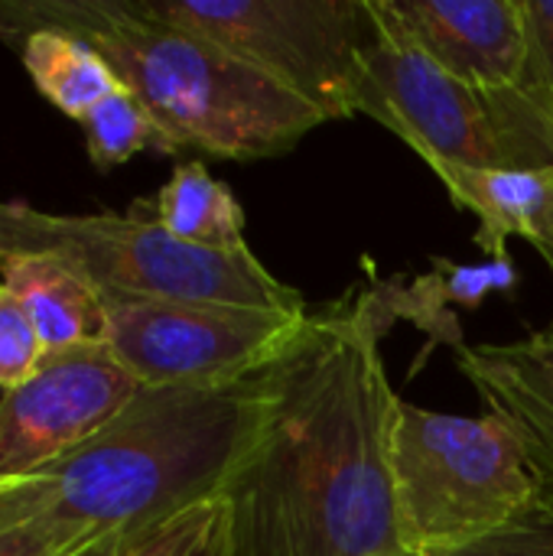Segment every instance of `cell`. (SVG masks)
Returning <instances> with one entry per match:
<instances>
[{"mask_svg":"<svg viewBox=\"0 0 553 556\" xmlns=\"http://www.w3.org/2000/svg\"><path fill=\"white\" fill-rule=\"evenodd\" d=\"M385 329L372 283L310 309L271 365L267 424L225 492L231 556H404Z\"/></svg>","mask_w":553,"mask_h":556,"instance_id":"obj_1","label":"cell"},{"mask_svg":"<svg viewBox=\"0 0 553 556\" xmlns=\"http://www.w3.org/2000/svg\"><path fill=\"white\" fill-rule=\"evenodd\" d=\"M271 404V365L225 384L143 388L59 463L0 479V534L55 528L91 544L225 498L261 440Z\"/></svg>","mask_w":553,"mask_h":556,"instance_id":"obj_2","label":"cell"},{"mask_svg":"<svg viewBox=\"0 0 553 556\" xmlns=\"http://www.w3.org/2000/svg\"><path fill=\"white\" fill-rule=\"evenodd\" d=\"M3 36L62 29L85 39L153 114L173 156L274 160L326 124L257 68L186 29L150 20L134 0H7Z\"/></svg>","mask_w":553,"mask_h":556,"instance_id":"obj_3","label":"cell"},{"mask_svg":"<svg viewBox=\"0 0 553 556\" xmlns=\"http://www.w3.org/2000/svg\"><path fill=\"white\" fill-rule=\"evenodd\" d=\"M0 254H49L101 296L306 313L254 251L199 248L169 235L140 202L127 215H52L29 202H0Z\"/></svg>","mask_w":553,"mask_h":556,"instance_id":"obj_4","label":"cell"},{"mask_svg":"<svg viewBox=\"0 0 553 556\" xmlns=\"http://www.w3.org/2000/svg\"><path fill=\"white\" fill-rule=\"evenodd\" d=\"M391 472L404 556L450 554L541 518L535 476L495 417L398 401Z\"/></svg>","mask_w":553,"mask_h":556,"instance_id":"obj_5","label":"cell"},{"mask_svg":"<svg viewBox=\"0 0 553 556\" xmlns=\"http://www.w3.org/2000/svg\"><path fill=\"white\" fill-rule=\"evenodd\" d=\"M140 13L202 36L326 121L359 114L372 0H134Z\"/></svg>","mask_w":553,"mask_h":556,"instance_id":"obj_6","label":"cell"},{"mask_svg":"<svg viewBox=\"0 0 553 556\" xmlns=\"http://www.w3.org/2000/svg\"><path fill=\"white\" fill-rule=\"evenodd\" d=\"M372 13L375 36L362 52L359 114L401 137L427 166L521 169L551 163L479 91L427 55L385 0H372Z\"/></svg>","mask_w":553,"mask_h":556,"instance_id":"obj_7","label":"cell"},{"mask_svg":"<svg viewBox=\"0 0 553 556\" xmlns=\"http://www.w3.org/2000/svg\"><path fill=\"white\" fill-rule=\"evenodd\" d=\"M104 345L140 388L225 384L274 365L303 332L306 313L101 296Z\"/></svg>","mask_w":553,"mask_h":556,"instance_id":"obj_8","label":"cell"},{"mask_svg":"<svg viewBox=\"0 0 553 556\" xmlns=\"http://www.w3.org/2000/svg\"><path fill=\"white\" fill-rule=\"evenodd\" d=\"M140 391L104 342L49 352L0 397V479L59 463L124 414Z\"/></svg>","mask_w":553,"mask_h":556,"instance_id":"obj_9","label":"cell"},{"mask_svg":"<svg viewBox=\"0 0 553 556\" xmlns=\"http://www.w3.org/2000/svg\"><path fill=\"white\" fill-rule=\"evenodd\" d=\"M414 42L450 75L479 91L495 114L548 160L521 104L528 29L521 0H385ZM553 163V160H551Z\"/></svg>","mask_w":553,"mask_h":556,"instance_id":"obj_10","label":"cell"},{"mask_svg":"<svg viewBox=\"0 0 553 556\" xmlns=\"http://www.w3.org/2000/svg\"><path fill=\"white\" fill-rule=\"evenodd\" d=\"M456 365L518 443L535 485L541 518L553 521V323L505 345H460Z\"/></svg>","mask_w":553,"mask_h":556,"instance_id":"obj_11","label":"cell"},{"mask_svg":"<svg viewBox=\"0 0 553 556\" xmlns=\"http://www.w3.org/2000/svg\"><path fill=\"white\" fill-rule=\"evenodd\" d=\"M460 212L479 218L476 248L492 261L508 257V241L531 244L553 274V163L521 169L430 166Z\"/></svg>","mask_w":553,"mask_h":556,"instance_id":"obj_12","label":"cell"},{"mask_svg":"<svg viewBox=\"0 0 553 556\" xmlns=\"http://www.w3.org/2000/svg\"><path fill=\"white\" fill-rule=\"evenodd\" d=\"M3 287L26 306L46 355L108 339L101 293L49 254H0Z\"/></svg>","mask_w":553,"mask_h":556,"instance_id":"obj_13","label":"cell"},{"mask_svg":"<svg viewBox=\"0 0 553 556\" xmlns=\"http://www.w3.org/2000/svg\"><path fill=\"white\" fill-rule=\"evenodd\" d=\"M169 235L199 248H244V208L205 163L186 160L173 169L153 202H140Z\"/></svg>","mask_w":553,"mask_h":556,"instance_id":"obj_14","label":"cell"},{"mask_svg":"<svg viewBox=\"0 0 553 556\" xmlns=\"http://www.w3.org/2000/svg\"><path fill=\"white\" fill-rule=\"evenodd\" d=\"M20 59L36 91L72 121H81L98 101L121 88L114 68L85 39L62 29L39 26L23 33Z\"/></svg>","mask_w":553,"mask_h":556,"instance_id":"obj_15","label":"cell"},{"mask_svg":"<svg viewBox=\"0 0 553 556\" xmlns=\"http://www.w3.org/2000/svg\"><path fill=\"white\" fill-rule=\"evenodd\" d=\"M78 124L85 127V147L98 169H114L143 150L173 156V147L163 137L153 114L124 85L111 91L104 101H98Z\"/></svg>","mask_w":553,"mask_h":556,"instance_id":"obj_16","label":"cell"},{"mask_svg":"<svg viewBox=\"0 0 553 556\" xmlns=\"http://www.w3.org/2000/svg\"><path fill=\"white\" fill-rule=\"evenodd\" d=\"M117 556H231L228 502L215 498L150 531L130 534Z\"/></svg>","mask_w":553,"mask_h":556,"instance_id":"obj_17","label":"cell"},{"mask_svg":"<svg viewBox=\"0 0 553 556\" xmlns=\"http://www.w3.org/2000/svg\"><path fill=\"white\" fill-rule=\"evenodd\" d=\"M521 16L528 29L521 104L553 160V0H521Z\"/></svg>","mask_w":553,"mask_h":556,"instance_id":"obj_18","label":"cell"},{"mask_svg":"<svg viewBox=\"0 0 553 556\" xmlns=\"http://www.w3.org/2000/svg\"><path fill=\"white\" fill-rule=\"evenodd\" d=\"M46 358L42 339L20 303V296L0 283V391L20 388Z\"/></svg>","mask_w":553,"mask_h":556,"instance_id":"obj_19","label":"cell"},{"mask_svg":"<svg viewBox=\"0 0 553 556\" xmlns=\"http://www.w3.org/2000/svg\"><path fill=\"white\" fill-rule=\"evenodd\" d=\"M440 556H553V521L531 518L502 534H492L486 541Z\"/></svg>","mask_w":553,"mask_h":556,"instance_id":"obj_20","label":"cell"},{"mask_svg":"<svg viewBox=\"0 0 553 556\" xmlns=\"http://www.w3.org/2000/svg\"><path fill=\"white\" fill-rule=\"evenodd\" d=\"M81 547H88V541L55 528H20L0 534V556H68Z\"/></svg>","mask_w":553,"mask_h":556,"instance_id":"obj_21","label":"cell"},{"mask_svg":"<svg viewBox=\"0 0 553 556\" xmlns=\"http://www.w3.org/2000/svg\"><path fill=\"white\" fill-rule=\"evenodd\" d=\"M124 541H127V538H121V534L101 538V541H95V544H88V547H81V551H75V554L68 556H117L121 554V547H124Z\"/></svg>","mask_w":553,"mask_h":556,"instance_id":"obj_22","label":"cell"},{"mask_svg":"<svg viewBox=\"0 0 553 556\" xmlns=\"http://www.w3.org/2000/svg\"><path fill=\"white\" fill-rule=\"evenodd\" d=\"M0 36H3V26H0Z\"/></svg>","mask_w":553,"mask_h":556,"instance_id":"obj_23","label":"cell"}]
</instances>
